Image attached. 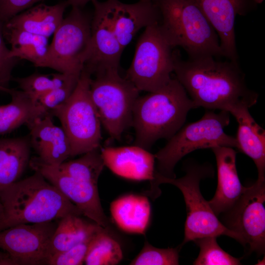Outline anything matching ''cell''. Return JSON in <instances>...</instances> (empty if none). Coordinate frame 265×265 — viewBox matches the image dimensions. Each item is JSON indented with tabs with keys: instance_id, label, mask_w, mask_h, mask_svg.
Wrapping results in <instances>:
<instances>
[{
	"instance_id": "obj_13",
	"label": "cell",
	"mask_w": 265,
	"mask_h": 265,
	"mask_svg": "<svg viewBox=\"0 0 265 265\" xmlns=\"http://www.w3.org/2000/svg\"><path fill=\"white\" fill-rule=\"evenodd\" d=\"M91 49L83 68L91 75L118 70L123 48L115 33L111 0H92Z\"/></svg>"
},
{
	"instance_id": "obj_15",
	"label": "cell",
	"mask_w": 265,
	"mask_h": 265,
	"mask_svg": "<svg viewBox=\"0 0 265 265\" xmlns=\"http://www.w3.org/2000/svg\"><path fill=\"white\" fill-rule=\"evenodd\" d=\"M218 35L224 57L238 62L235 25L237 15L255 10L264 0H194Z\"/></svg>"
},
{
	"instance_id": "obj_35",
	"label": "cell",
	"mask_w": 265,
	"mask_h": 265,
	"mask_svg": "<svg viewBox=\"0 0 265 265\" xmlns=\"http://www.w3.org/2000/svg\"><path fill=\"white\" fill-rule=\"evenodd\" d=\"M44 0H0V21L4 23Z\"/></svg>"
},
{
	"instance_id": "obj_5",
	"label": "cell",
	"mask_w": 265,
	"mask_h": 265,
	"mask_svg": "<svg viewBox=\"0 0 265 265\" xmlns=\"http://www.w3.org/2000/svg\"><path fill=\"white\" fill-rule=\"evenodd\" d=\"M186 171L185 176L177 179L165 177L155 172V180L151 183V193L156 194L159 185L167 183L177 186L183 194L187 217L184 239L180 246L199 238L222 235L231 237L244 246L241 237L219 220L201 193L200 181L213 173L212 166L208 164H188Z\"/></svg>"
},
{
	"instance_id": "obj_25",
	"label": "cell",
	"mask_w": 265,
	"mask_h": 265,
	"mask_svg": "<svg viewBox=\"0 0 265 265\" xmlns=\"http://www.w3.org/2000/svg\"><path fill=\"white\" fill-rule=\"evenodd\" d=\"M80 216L71 214L59 219L50 242L49 259L90 238L105 228L93 221L84 219Z\"/></svg>"
},
{
	"instance_id": "obj_1",
	"label": "cell",
	"mask_w": 265,
	"mask_h": 265,
	"mask_svg": "<svg viewBox=\"0 0 265 265\" xmlns=\"http://www.w3.org/2000/svg\"><path fill=\"white\" fill-rule=\"evenodd\" d=\"M175 78L192 101L194 109H218L233 114L257 102L258 93L246 84L238 63L212 56L182 58L173 50Z\"/></svg>"
},
{
	"instance_id": "obj_28",
	"label": "cell",
	"mask_w": 265,
	"mask_h": 265,
	"mask_svg": "<svg viewBox=\"0 0 265 265\" xmlns=\"http://www.w3.org/2000/svg\"><path fill=\"white\" fill-rule=\"evenodd\" d=\"M100 149L101 147L91 150L77 159L65 161L57 167L74 178L98 184L105 166Z\"/></svg>"
},
{
	"instance_id": "obj_17",
	"label": "cell",
	"mask_w": 265,
	"mask_h": 265,
	"mask_svg": "<svg viewBox=\"0 0 265 265\" xmlns=\"http://www.w3.org/2000/svg\"><path fill=\"white\" fill-rule=\"evenodd\" d=\"M105 165L116 175L135 181L155 180V155L137 145L101 147Z\"/></svg>"
},
{
	"instance_id": "obj_16",
	"label": "cell",
	"mask_w": 265,
	"mask_h": 265,
	"mask_svg": "<svg viewBox=\"0 0 265 265\" xmlns=\"http://www.w3.org/2000/svg\"><path fill=\"white\" fill-rule=\"evenodd\" d=\"M49 112L26 124L31 147L42 162L58 166L71 157L69 139L61 127L55 125Z\"/></svg>"
},
{
	"instance_id": "obj_7",
	"label": "cell",
	"mask_w": 265,
	"mask_h": 265,
	"mask_svg": "<svg viewBox=\"0 0 265 265\" xmlns=\"http://www.w3.org/2000/svg\"><path fill=\"white\" fill-rule=\"evenodd\" d=\"M91 76L83 68L69 98L49 111L59 120L69 139L71 157L101 147L102 124L91 96Z\"/></svg>"
},
{
	"instance_id": "obj_36",
	"label": "cell",
	"mask_w": 265,
	"mask_h": 265,
	"mask_svg": "<svg viewBox=\"0 0 265 265\" xmlns=\"http://www.w3.org/2000/svg\"><path fill=\"white\" fill-rule=\"evenodd\" d=\"M92 0H66L69 5L72 7H77L82 8L88 2L91 1Z\"/></svg>"
},
{
	"instance_id": "obj_12",
	"label": "cell",
	"mask_w": 265,
	"mask_h": 265,
	"mask_svg": "<svg viewBox=\"0 0 265 265\" xmlns=\"http://www.w3.org/2000/svg\"><path fill=\"white\" fill-rule=\"evenodd\" d=\"M57 223L20 224L0 231V248L11 265H47L49 246Z\"/></svg>"
},
{
	"instance_id": "obj_38",
	"label": "cell",
	"mask_w": 265,
	"mask_h": 265,
	"mask_svg": "<svg viewBox=\"0 0 265 265\" xmlns=\"http://www.w3.org/2000/svg\"><path fill=\"white\" fill-rule=\"evenodd\" d=\"M2 212H3L2 206V205H1V203L0 202V217L2 215Z\"/></svg>"
},
{
	"instance_id": "obj_32",
	"label": "cell",
	"mask_w": 265,
	"mask_h": 265,
	"mask_svg": "<svg viewBox=\"0 0 265 265\" xmlns=\"http://www.w3.org/2000/svg\"><path fill=\"white\" fill-rule=\"evenodd\" d=\"M80 75H69L60 86L40 96L37 102L48 111L62 104L73 93Z\"/></svg>"
},
{
	"instance_id": "obj_19",
	"label": "cell",
	"mask_w": 265,
	"mask_h": 265,
	"mask_svg": "<svg viewBox=\"0 0 265 265\" xmlns=\"http://www.w3.org/2000/svg\"><path fill=\"white\" fill-rule=\"evenodd\" d=\"M115 32L123 49L143 28L159 24L160 15L153 0L131 4L111 0Z\"/></svg>"
},
{
	"instance_id": "obj_23",
	"label": "cell",
	"mask_w": 265,
	"mask_h": 265,
	"mask_svg": "<svg viewBox=\"0 0 265 265\" xmlns=\"http://www.w3.org/2000/svg\"><path fill=\"white\" fill-rule=\"evenodd\" d=\"M29 135L0 137V191L18 181L30 160Z\"/></svg>"
},
{
	"instance_id": "obj_26",
	"label": "cell",
	"mask_w": 265,
	"mask_h": 265,
	"mask_svg": "<svg viewBox=\"0 0 265 265\" xmlns=\"http://www.w3.org/2000/svg\"><path fill=\"white\" fill-rule=\"evenodd\" d=\"M3 34L11 45L10 55L12 58L27 60L37 67L48 52L49 44L46 37L4 26Z\"/></svg>"
},
{
	"instance_id": "obj_10",
	"label": "cell",
	"mask_w": 265,
	"mask_h": 265,
	"mask_svg": "<svg viewBox=\"0 0 265 265\" xmlns=\"http://www.w3.org/2000/svg\"><path fill=\"white\" fill-rule=\"evenodd\" d=\"M173 49L159 24L146 27L137 41L125 78L139 91L153 92L164 86L174 71Z\"/></svg>"
},
{
	"instance_id": "obj_30",
	"label": "cell",
	"mask_w": 265,
	"mask_h": 265,
	"mask_svg": "<svg viewBox=\"0 0 265 265\" xmlns=\"http://www.w3.org/2000/svg\"><path fill=\"white\" fill-rule=\"evenodd\" d=\"M199 247V254L193 262L195 265H238L240 260L223 250L215 237H205L194 240Z\"/></svg>"
},
{
	"instance_id": "obj_27",
	"label": "cell",
	"mask_w": 265,
	"mask_h": 265,
	"mask_svg": "<svg viewBox=\"0 0 265 265\" xmlns=\"http://www.w3.org/2000/svg\"><path fill=\"white\" fill-rule=\"evenodd\" d=\"M123 259L119 243L104 228L91 238L84 263L87 265H114Z\"/></svg>"
},
{
	"instance_id": "obj_18",
	"label": "cell",
	"mask_w": 265,
	"mask_h": 265,
	"mask_svg": "<svg viewBox=\"0 0 265 265\" xmlns=\"http://www.w3.org/2000/svg\"><path fill=\"white\" fill-rule=\"evenodd\" d=\"M211 149L216 159L218 183L215 194L208 203L218 216L229 210L246 187L241 185L238 175L234 148L216 146Z\"/></svg>"
},
{
	"instance_id": "obj_21",
	"label": "cell",
	"mask_w": 265,
	"mask_h": 265,
	"mask_svg": "<svg viewBox=\"0 0 265 265\" xmlns=\"http://www.w3.org/2000/svg\"><path fill=\"white\" fill-rule=\"evenodd\" d=\"M238 123L235 137L240 152L254 161L258 172V180H265V130L250 114L249 109L233 114Z\"/></svg>"
},
{
	"instance_id": "obj_14",
	"label": "cell",
	"mask_w": 265,
	"mask_h": 265,
	"mask_svg": "<svg viewBox=\"0 0 265 265\" xmlns=\"http://www.w3.org/2000/svg\"><path fill=\"white\" fill-rule=\"evenodd\" d=\"M29 165L57 187L71 202L92 221L108 229L110 222L104 213L99 197L98 184L74 178L57 166L46 164L37 157L30 159Z\"/></svg>"
},
{
	"instance_id": "obj_4",
	"label": "cell",
	"mask_w": 265,
	"mask_h": 265,
	"mask_svg": "<svg viewBox=\"0 0 265 265\" xmlns=\"http://www.w3.org/2000/svg\"><path fill=\"white\" fill-rule=\"evenodd\" d=\"M160 29L171 46L180 47L188 58L224 57L219 38L194 0H153Z\"/></svg>"
},
{
	"instance_id": "obj_34",
	"label": "cell",
	"mask_w": 265,
	"mask_h": 265,
	"mask_svg": "<svg viewBox=\"0 0 265 265\" xmlns=\"http://www.w3.org/2000/svg\"><path fill=\"white\" fill-rule=\"evenodd\" d=\"M5 41L3 23L0 21V91L2 88L9 87V83L12 79V70L18 60L10 56V49Z\"/></svg>"
},
{
	"instance_id": "obj_24",
	"label": "cell",
	"mask_w": 265,
	"mask_h": 265,
	"mask_svg": "<svg viewBox=\"0 0 265 265\" xmlns=\"http://www.w3.org/2000/svg\"><path fill=\"white\" fill-rule=\"evenodd\" d=\"M112 217L123 231L144 234L148 226L151 207L144 196L128 194L112 201L110 206Z\"/></svg>"
},
{
	"instance_id": "obj_2",
	"label": "cell",
	"mask_w": 265,
	"mask_h": 265,
	"mask_svg": "<svg viewBox=\"0 0 265 265\" xmlns=\"http://www.w3.org/2000/svg\"><path fill=\"white\" fill-rule=\"evenodd\" d=\"M0 191L3 212L0 231L20 224L58 220L82 215L80 211L57 187L37 171Z\"/></svg>"
},
{
	"instance_id": "obj_31",
	"label": "cell",
	"mask_w": 265,
	"mask_h": 265,
	"mask_svg": "<svg viewBox=\"0 0 265 265\" xmlns=\"http://www.w3.org/2000/svg\"><path fill=\"white\" fill-rule=\"evenodd\" d=\"M177 248H159L146 241L144 246L132 260L131 265H179V252Z\"/></svg>"
},
{
	"instance_id": "obj_9",
	"label": "cell",
	"mask_w": 265,
	"mask_h": 265,
	"mask_svg": "<svg viewBox=\"0 0 265 265\" xmlns=\"http://www.w3.org/2000/svg\"><path fill=\"white\" fill-rule=\"evenodd\" d=\"M91 79V96L101 124L110 136L119 139L132 126V112L140 91L118 70H109L95 75Z\"/></svg>"
},
{
	"instance_id": "obj_11",
	"label": "cell",
	"mask_w": 265,
	"mask_h": 265,
	"mask_svg": "<svg viewBox=\"0 0 265 265\" xmlns=\"http://www.w3.org/2000/svg\"><path fill=\"white\" fill-rule=\"evenodd\" d=\"M265 180H258L224 213L223 224L242 238L248 252L261 256L265 249Z\"/></svg>"
},
{
	"instance_id": "obj_37",
	"label": "cell",
	"mask_w": 265,
	"mask_h": 265,
	"mask_svg": "<svg viewBox=\"0 0 265 265\" xmlns=\"http://www.w3.org/2000/svg\"><path fill=\"white\" fill-rule=\"evenodd\" d=\"M0 265H11L9 256L4 252L0 251Z\"/></svg>"
},
{
	"instance_id": "obj_20",
	"label": "cell",
	"mask_w": 265,
	"mask_h": 265,
	"mask_svg": "<svg viewBox=\"0 0 265 265\" xmlns=\"http://www.w3.org/2000/svg\"><path fill=\"white\" fill-rule=\"evenodd\" d=\"M69 5L66 0L52 5L39 3L3 23V26L23 30L49 38L60 25Z\"/></svg>"
},
{
	"instance_id": "obj_22",
	"label": "cell",
	"mask_w": 265,
	"mask_h": 265,
	"mask_svg": "<svg viewBox=\"0 0 265 265\" xmlns=\"http://www.w3.org/2000/svg\"><path fill=\"white\" fill-rule=\"evenodd\" d=\"M0 91L8 93L11 101L8 104L0 106V136L9 133L49 112L21 90L7 87Z\"/></svg>"
},
{
	"instance_id": "obj_29",
	"label": "cell",
	"mask_w": 265,
	"mask_h": 265,
	"mask_svg": "<svg viewBox=\"0 0 265 265\" xmlns=\"http://www.w3.org/2000/svg\"><path fill=\"white\" fill-rule=\"evenodd\" d=\"M70 75L73 74L58 73L50 75L35 72L25 77L12 80L17 83L21 90L37 102L40 96L60 86Z\"/></svg>"
},
{
	"instance_id": "obj_8",
	"label": "cell",
	"mask_w": 265,
	"mask_h": 265,
	"mask_svg": "<svg viewBox=\"0 0 265 265\" xmlns=\"http://www.w3.org/2000/svg\"><path fill=\"white\" fill-rule=\"evenodd\" d=\"M91 18L81 8L72 7L54 33L48 52L37 67L80 75L90 52Z\"/></svg>"
},
{
	"instance_id": "obj_33",
	"label": "cell",
	"mask_w": 265,
	"mask_h": 265,
	"mask_svg": "<svg viewBox=\"0 0 265 265\" xmlns=\"http://www.w3.org/2000/svg\"><path fill=\"white\" fill-rule=\"evenodd\" d=\"M91 238L66 251L51 256L47 261V265H80L83 264Z\"/></svg>"
},
{
	"instance_id": "obj_6",
	"label": "cell",
	"mask_w": 265,
	"mask_h": 265,
	"mask_svg": "<svg viewBox=\"0 0 265 265\" xmlns=\"http://www.w3.org/2000/svg\"><path fill=\"white\" fill-rule=\"evenodd\" d=\"M230 123V113L207 110L198 120L184 125L154 155L157 161L155 172L167 178H176L174 168L188 154L198 149L227 146L237 149L235 137L224 128Z\"/></svg>"
},
{
	"instance_id": "obj_3",
	"label": "cell",
	"mask_w": 265,
	"mask_h": 265,
	"mask_svg": "<svg viewBox=\"0 0 265 265\" xmlns=\"http://www.w3.org/2000/svg\"><path fill=\"white\" fill-rule=\"evenodd\" d=\"M192 101L174 77L164 86L137 98L132 126L135 145L149 150L158 140H168L185 124Z\"/></svg>"
}]
</instances>
